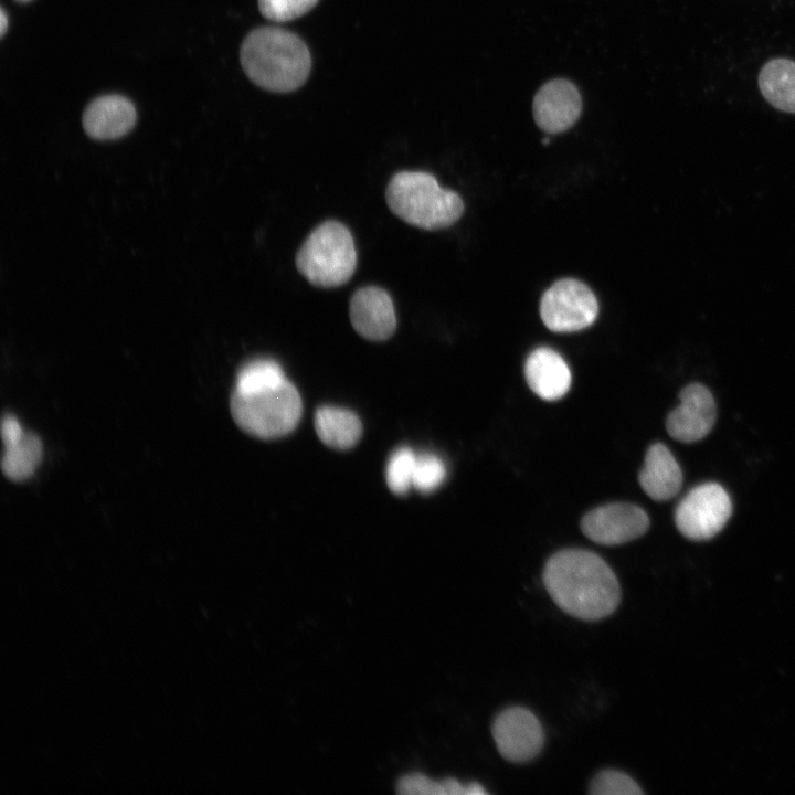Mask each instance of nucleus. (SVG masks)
<instances>
[{
    "label": "nucleus",
    "instance_id": "obj_1",
    "mask_svg": "<svg viewBox=\"0 0 795 795\" xmlns=\"http://www.w3.org/2000/svg\"><path fill=\"white\" fill-rule=\"evenodd\" d=\"M542 581L553 602L566 614L594 622L612 615L621 586L612 568L596 553L561 550L549 558Z\"/></svg>",
    "mask_w": 795,
    "mask_h": 795
},
{
    "label": "nucleus",
    "instance_id": "obj_2",
    "mask_svg": "<svg viewBox=\"0 0 795 795\" xmlns=\"http://www.w3.org/2000/svg\"><path fill=\"white\" fill-rule=\"evenodd\" d=\"M240 59L254 84L278 93L303 86L311 67L305 42L295 33L276 26L252 30L242 43Z\"/></svg>",
    "mask_w": 795,
    "mask_h": 795
},
{
    "label": "nucleus",
    "instance_id": "obj_3",
    "mask_svg": "<svg viewBox=\"0 0 795 795\" xmlns=\"http://www.w3.org/2000/svg\"><path fill=\"white\" fill-rule=\"evenodd\" d=\"M385 200L401 220L428 231L453 225L464 212L462 198L442 188L436 178L425 171L395 173L386 187Z\"/></svg>",
    "mask_w": 795,
    "mask_h": 795
},
{
    "label": "nucleus",
    "instance_id": "obj_4",
    "mask_svg": "<svg viewBox=\"0 0 795 795\" xmlns=\"http://www.w3.org/2000/svg\"><path fill=\"white\" fill-rule=\"evenodd\" d=\"M357 266L353 237L333 220L318 225L296 254L298 272L314 286L332 288L346 284Z\"/></svg>",
    "mask_w": 795,
    "mask_h": 795
},
{
    "label": "nucleus",
    "instance_id": "obj_5",
    "mask_svg": "<svg viewBox=\"0 0 795 795\" xmlns=\"http://www.w3.org/2000/svg\"><path fill=\"white\" fill-rule=\"evenodd\" d=\"M240 428L258 438L282 437L297 426L301 417V399L288 380L256 393L233 392L230 404Z\"/></svg>",
    "mask_w": 795,
    "mask_h": 795
},
{
    "label": "nucleus",
    "instance_id": "obj_6",
    "mask_svg": "<svg viewBox=\"0 0 795 795\" xmlns=\"http://www.w3.org/2000/svg\"><path fill=\"white\" fill-rule=\"evenodd\" d=\"M598 315V304L584 283L563 278L544 292L540 301V316L545 327L554 332H573L591 326Z\"/></svg>",
    "mask_w": 795,
    "mask_h": 795
},
{
    "label": "nucleus",
    "instance_id": "obj_7",
    "mask_svg": "<svg viewBox=\"0 0 795 795\" xmlns=\"http://www.w3.org/2000/svg\"><path fill=\"white\" fill-rule=\"evenodd\" d=\"M732 512L728 492L716 483L693 487L678 504L675 522L679 532L691 540H708L718 534Z\"/></svg>",
    "mask_w": 795,
    "mask_h": 795
},
{
    "label": "nucleus",
    "instance_id": "obj_8",
    "mask_svg": "<svg viewBox=\"0 0 795 795\" xmlns=\"http://www.w3.org/2000/svg\"><path fill=\"white\" fill-rule=\"evenodd\" d=\"M491 734L500 755L512 763L533 760L544 744L540 721L523 707L502 710L492 722Z\"/></svg>",
    "mask_w": 795,
    "mask_h": 795
},
{
    "label": "nucleus",
    "instance_id": "obj_9",
    "mask_svg": "<svg viewBox=\"0 0 795 795\" xmlns=\"http://www.w3.org/2000/svg\"><path fill=\"white\" fill-rule=\"evenodd\" d=\"M648 528L647 513L640 507L625 502L597 507L581 521L582 532L603 545L626 543L643 536Z\"/></svg>",
    "mask_w": 795,
    "mask_h": 795
},
{
    "label": "nucleus",
    "instance_id": "obj_10",
    "mask_svg": "<svg viewBox=\"0 0 795 795\" xmlns=\"http://www.w3.org/2000/svg\"><path fill=\"white\" fill-rule=\"evenodd\" d=\"M680 403L667 420L668 434L683 443H693L706 437L716 421V403L708 388L691 383L679 394Z\"/></svg>",
    "mask_w": 795,
    "mask_h": 795
},
{
    "label": "nucleus",
    "instance_id": "obj_11",
    "mask_svg": "<svg viewBox=\"0 0 795 795\" xmlns=\"http://www.w3.org/2000/svg\"><path fill=\"white\" fill-rule=\"evenodd\" d=\"M532 110L536 124L543 131L549 134L565 131L581 115L580 92L568 80H552L536 94Z\"/></svg>",
    "mask_w": 795,
    "mask_h": 795
},
{
    "label": "nucleus",
    "instance_id": "obj_12",
    "mask_svg": "<svg viewBox=\"0 0 795 795\" xmlns=\"http://www.w3.org/2000/svg\"><path fill=\"white\" fill-rule=\"evenodd\" d=\"M349 316L353 329L371 341H384L396 329L392 298L378 286L361 287L352 295Z\"/></svg>",
    "mask_w": 795,
    "mask_h": 795
},
{
    "label": "nucleus",
    "instance_id": "obj_13",
    "mask_svg": "<svg viewBox=\"0 0 795 795\" xmlns=\"http://www.w3.org/2000/svg\"><path fill=\"white\" fill-rule=\"evenodd\" d=\"M136 119V108L128 98L105 95L88 104L82 121L89 137L106 140L126 135L135 126Z\"/></svg>",
    "mask_w": 795,
    "mask_h": 795
},
{
    "label": "nucleus",
    "instance_id": "obj_14",
    "mask_svg": "<svg viewBox=\"0 0 795 795\" xmlns=\"http://www.w3.org/2000/svg\"><path fill=\"white\" fill-rule=\"evenodd\" d=\"M524 377L529 388L547 401H555L564 396L572 380L565 360L548 347L537 348L528 356Z\"/></svg>",
    "mask_w": 795,
    "mask_h": 795
},
{
    "label": "nucleus",
    "instance_id": "obj_15",
    "mask_svg": "<svg viewBox=\"0 0 795 795\" xmlns=\"http://www.w3.org/2000/svg\"><path fill=\"white\" fill-rule=\"evenodd\" d=\"M638 481L642 489L657 501L668 500L678 494L682 473L668 447L655 443L647 449Z\"/></svg>",
    "mask_w": 795,
    "mask_h": 795
},
{
    "label": "nucleus",
    "instance_id": "obj_16",
    "mask_svg": "<svg viewBox=\"0 0 795 795\" xmlns=\"http://www.w3.org/2000/svg\"><path fill=\"white\" fill-rule=\"evenodd\" d=\"M314 424L320 441L333 449L351 448L362 434L361 421L353 412L346 409L320 407L316 411Z\"/></svg>",
    "mask_w": 795,
    "mask_h": 795
},
{
    "label": "nucleus",
    "instance_id": "obj_17",
    "mask_svg": "<svg viewBox=\"0 0 795 795\" xmlns=\"http://www.w3.org/2000/svg\"><path fill=\"white\" fill-rule=\"evenodd\" d=\"M759 86L775 108L795 113V62L786 59L767 62L760 72Z\"/></svg>",
    "mask_w": 795,
    "mask_h": 795
},
{
    "label": "nucleus",
    "instance_id": "obj_18",
    "mask_svg": "<svg viewBox=\"0 0 795 795\" xmlns=\"http://www.w3.org/2000/svg\"><path fill=\"white\" fill-rule=\"evenodd\" d=\"M43 455L41 439L33 433L23 432L15 441L4 444L1 460L2 471L13 481L30 478L38 468Z\"/></svg>",
    "mask_w": 795,
    "mask_h": 795
},
{
    "label": "nucleus",
    "instance_id": "obj_19",
    "mask_svg": "<svg viewBox=\"0 0 795 795\" xmlns=\"http://www.w3.org/2000/svg\"><path fill=\"white\" fill-rule=\"evenodd\" d=\"M282 367L271 359H255L244 364L236 378L235 392L256 393L276 388L286 381Z\"/></svg>",
    "mask_w": 795,
    "mask_h": 795
},
{
    "label": "nucleus",
    "instance_id": "obj_20",
    "mask_svg": "<svg viewBox=\"0 0 795 795\" xmlns=\"http://www.w3.org/2000/svg\"><path fill=\"white\" fill-rule=\"evenodd\" d=\"M415 460L416 454L409 447L398 448L390 456L385 479L392 492L404 495L413 487Z\"/></svg>",
    "mask_w": 795,
    "mask_h": 795
},
{
    "label": "nucleus",
    "instance_id": "obj_21",
    "mask_svg": "<svg viewBox=\"0 0 795 795\" xmlns=\"http://www.w3.org/2000/svg\"><path fill=\"white\" fill-rule=\"evenodd\" d=\"M398 792L402 794L467 795V784L464 785L455 778L436 782L415 773L399 781Z\"/></svg>",
    "mask_w": 795,
    "mask_h": 795
},
{
    "label": "nucleus",
    "instance_id": "obj_22",
    "mask_svg": "<svg viewBox=\"0 0 795 795\" xmlns=\"http://www.w3.org/2000/svg\"><path fill=\"white\" fill-rule=\"evenodd\" d=\"M589 793L593 795H639L643 794V791L626 773L607 768L594 776Z\"/></svg>",
    "mask_w": 795,
    "mask_h": 795
},
{
    "label": "nucleus",
    "instance_id": "obj_23",
    "mask_svg": "<svg viewBox=\"0 0 795 795\" xmlns=\"http://www.w3.org/2000/svg\"><path fill=\"white\" fill-rule=\"evenodd\" d=\"M446 477V466L435 454L416 455L413 487L427 494L438 488Z\"/></svg>",
    "mask_w": 795,
    "mask_h": 795
},
{
    "label": "nucleus",
    "instance_id": "obj_24",
    "mask_svg": "<svg viewBox=\"0 0 795 795\" xmlns=\"http://www.w3.org/2000/svg\"><path fill=\"white\" fill-rule=\"evenodd\" d=\"M318 0H258L261 13L275 22L299 18L312 9Z\"/></svg>",
    "mask_w": 795,
    "mask_h": 795
},
{
    "label": "nucleus",
    "instance_id": "obj_25",
    "mask_svg": "<svg viewBox=\"0 0 795 795\" xmlns=\"http://www.w3.org/2000/svg\"><path fill=\"white\" fill-rule=\"evenodd\" d=\"M23 432L24 431L15 417L12 415L3 416L1 423V438L3 445L18 439Z\"/></svg>",
    "mask_w": 795,
    "mask_h": 795
},
{
    "label": "nucleus",
    "instance_id": "obj_26",
    "mask_svg": "<svg viewBox=\"0 0 795 795\" xmlns=\"http://www.w3.org/2000/svg\"><path fill=\"white\" fill-rule=\"evenodd\" d=\"M487 792L484 789L483 785L477 782H471L467 784V795H485Z\"/></svg>",
    "mask_w": 795,
    "mask_h": 795
},
{
    "label": "nucleus",
    "instance_id": "obj_27",
    "mask_svg": "<svg viewBox=\"0 0 795 795\" xmlns=\"http://www.w3.org/2000/svg\"><path fill=\"white\" fill-rule=\"evenodd\" d=\"M0 12H1L0 13V34H1V36H3L8 29V18H7V14H6L3 8H1Z\"/></svg>",
    "mask_w": 795,
    "mask_h": 795
},
{
    "label": "nucleus",
    "instance_id": "obj_28",
    "mask_svg": "<svg viewBox=\"0 0 795 795\" xmlns=\"http://www.w3.org/2000/svg\"><path fill=\"white\" fill-rule=\"evenodd\" d=\"M15 1H18V2H29V1H31V0H15Z\"/></svg>",
    "mask_w": 795,
    "mask_h": 795
}]
</instances>
